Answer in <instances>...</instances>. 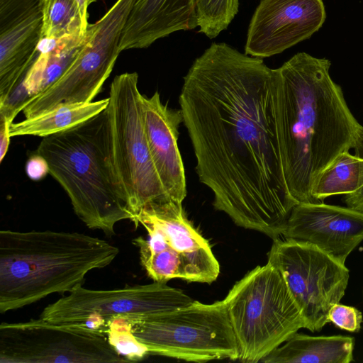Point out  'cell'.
Wrapping results in <instances>:
<instances>
[{
    "label": "cell",
    "mask_w": 363,
    "mask_h": 363,
    "mask_svg": "<svg viewBox=\"0 0 363 363\" xmlns=\"http://www.w3.org/2000/svg\"><path fill=\"white\" fill-rule=\"evenodd\" d=\"M179 97L199 181L214 208L273 240L296 201L285 180L277 134V69L225 43L193 62Z\"/></svg>",
    "instance_id": "obj_1"
},
{
    "label": "cell",
    "mask_w": 363,
    "mask_h": 363,
    "mask_svg": "<svg viewBox=\"0 0 363 363\" xmlns=\"http://www.w3.org/2000/svg\"><path fill=\"white\" fill-rule=\"evenodd\" d=\"M331 62L301 52L277 68L275 111L288 190L298 203H317L320 174L353 148L363 127L332 79Z\"/></svg>",
    "instance_id": "obj_2"
},
{
    "label": "cell",
    "mask_w": 363,
    "mask_h": 363,
    "mask_svg": "<svg viewBox=\"0 0 363 363\" xmlns=\"http://www.w3.org/2000/svg\"><path fill=\"white\" fill-rule=\"evenodd\" d=\"M119 249L77 232L0 231V313L82 286L91 270L110 264Z\"/></svg>",
    "instance_id": "obj_3"
},
{
    "label": "cell",
    "mask_w": 363,
    "mask_h": 363,
    "mask_svg": "<svg viewBox=\"0 0 363 363\" xmlns=\"http://www.w3.org/2000/svg\"><path fill=\"white\" fill-rule=\"evenodd\" d=\"M37 153L69 196L74 213L107 237L116 224L133 220L111 159L106 109L67 130L43 138Z\"/></svg>",
    "instance_id": "obj_4"
},
{
    "label": "cell",
    "mask_w": 363,
    "mask_h": 363,
    "mask_svg": "<svg viewBox=\"0 0 363 363\" xmlns=\"http://www.w3.org/2000/svg\"><path fill=\"white\" fill-rule=\"evenodd\" d=\"M238 360L255 363L304 328L300 309L279 270L267 262L237 281L223 299Z\"/></svg>",
    "instance_id": "obj_5"
},
{
    "label": "cell",
    "mask_w": 363,
    "mask_h": 363,
    "mask_svg": "<svg viewBox=\"0 0 363 363\" xmlns=\"http://www.w3.org/2000/svg\"><path fill=\"white\" fill-rule=\"evenodd\" d=\"M142 96L138 73H123L111 84L106 108L111 162L133 223L147 204L171 200L150 155Z\"/></svg>",
    "instance_id": "obj_6"
},
{
    "label": "cell",
    "mask_w": 363,
    "mask_h": 363,
    "mask_svg": "<svg viewBox=\"0 0 363 363\" xmlns=\"http://www.w3.org/2000/svg\"><path fill=\"white\" fill-rule=\"evenodd\" d=\"M143 225L147 238L132 240L139 250L140 263L154 281L181 279L211 284L220 265L208 242L186 218L182 203L172 200L145 206L134 223Z\"/></svg>",
    "instance_id": "obj_7"
},
{
    "label": "cell",
    "mask_w": 363,
    "mask_h": 363,
    "mask_svg": "<svg viewBox=\"0 0 363 363\" xmlns=\"http://www.w3.org/2000/svg\"><path fill=\"white\" fill-rule=\"evenodd\" d=\"M126 318L149 354L196 362L238 359L223 300L209 304L193 300L155 315Z\"/></svg>",
    "instance_id": "obj_8"
},
{
    "label": "cell",
    "mask_w": 363,
    "mask_h": 363,
    "mask_svg": "<svg viewBox=\"0 0 363 363\" xmlns=\"http://www.w3.org/2000/svg\"><path fill=\"white\" fill-rule=\"evenodd\" d=\"M135 1L117 0L100 19L88 25L84 45L65 72L21 105L26 118L60 104L93 101L121 52V33Z\"/></svg>",
    "instance_id": "obj_9"
},
{
    "label": "cell",
    "mask_w": 363,
    "mask_h": 363,
    "mask_svg": "<svg viewBox=\"0 0 363 363\" xmlns=\"http://www.w3.org/2000/svg\"><path fill=\"white\" fill-rule=\"evenodd\" d=\"M267 258L283 276L304 328L320 331L329 322L331 308L345 294L349 280L345 264L313 245L279 238L274 240Z\"/></svg>",
    "instance_id": "obj_10"
},
{
    "label": "cell",
    "mask_w": 363,
    "mask_h": 363,
    "mask_svg": "<svg viewBox=\"0 0 363 363\" xmlns=\"http://www.w3.org/2000/svg\"><path fill=\"white\" fill-rule=\"evenodd\" d=\"M126 362L104 333L42 318L0 325L1 363Z\"/></svg>",
    "instance_id": "obj_11"
},
{
    "label": "cell",
    "mask_w": 363,
    "mask_h": 363,
    "mask_svg": "<svg viewBox=\"0 0 363 363\" xmlns=\"http://www.w3.org/2000/svg\"><path fill=\"white\" fill-rule=\"evenodd\" d=\"M179 289L154 281L110 290L80 286L48 305L40 318L50 323L79 325L104 333L106 322L116 316L140 318L155 315L190 303Z\"/></svg>",
    "instance_id": "obj_12"
},
{
    "label": "cell",
    "mask_w": 363,
    "mask_h": 363,
    "mask_svg": "<svg viewBox=\"0 0 363 363\" xmlns=\"http://www.w3.org/2000/svg\"><path fill=\"white\" fill-rule=\"evenodd\" d=\"M326 18L323 0H261L249 23L245 53L272 57L310 38Z\"/></svg>",
    "instance_id": "obj_13"
},
{
    "label": "cell",
    "mask_w": 363,
    "mask_h": 363,
    "mask_svg": "<svg viewBox=\"0 0 363 363\" xmlns=\"http://www.w3.org/2000/svg\"><path fill=\"white\" fill-rule=\"evenodd\" d=\"M43 0H0V105L21 84L38 54Z\"/></svg>",
    "instance_id": "obj_14"
},
{
    "label": "cell",
    "mask_w": 363,
    "mask_h": 363,
    "mask_svg": "<svg viewBox=\"0 0 363 363\" xmlns=\"http://www.w3.org/2000/svg\"><path fill=\"white\" fill-rule=\"evenodd\" d=\"M285 239L315 245L340 262L363 240V213L325 203H298L292 208Z\"/></svg>",
    "instance_id": "obj_15"
},
{
    "label": "cell",
    "mask_w": 363,
    "mask_h": 363,
    "mask_svg": "<svg viewBox=\"0 0 363 363\" xmlns=\"http://www.w3.org/2000/svg\"><path fill=\"white\" fill-rule=\"evenodd\" d=\"M142 109L150 155L162 185L171 200L182 203L186 183L177 143L182 111L164 104L157 91L150 97L142 96Z\"/></svg>",
    "instance_id": "obj_16"
},
{
    "label": "cell",
    "mask_w": 363,
    "mask_h": 363,
    "mask_svg": "<svg viewBox=\"0 0 363 363\" xmlns=\"http://www.w3.org/2000/svg\"><path fill=\"white\" fill-rule=\"evenodd\" d=\"M198 27L196 0H135L120 40V50L150 47L180 30Z\"/></svg>",
    "instance_id": "obj_17"
},
{
    "label": "cell",
    "mask_w": 363,
    "mask_h": 363,
    "mask_svg": "<svg viewBox=\"0 0 363 363\" xmlns=\"http://www.w3.org/2000/svg\"><path fill=\"white\" fill-rule=\"evenodd\" d=\"M354 339L349 336H309L296 333L264 357V363H349Z\"/></svg>",
    "instance_id": "obj_18"
},
{
    "label": "cell",
    "mask_w": 363,
    "mask_h": 363,
    "mask_svg": "<svg viewBox=\"0 0 363 363\" xmlns=\"http://www.w3.org/2000/svg\"><path fill=\"white\" fill-rule=\"evenodd\" d=\"M84 36L41 40L38 56L22 82L29 97L45 91L65 72L83 46Z\"/></svg>",
    "instance_id": "obj_19"
},
{
    "label": "cell",
    "mask_w": 363,
    "mask_h": 363,
    "mask_svg": "<svg viewBox=\"0 0 363 363\" xmlns=\"http://www.w3.org/2000/svg\"><path fill=\"white\" fill-rule=\"evenodd\" d=\"M108 98L89 103L60 104L35 116L26 118L10 127L11 137H46L70 129L106 109Z\"/></svg>",
    "instance_id": "obj_20"
},
{
    "label": "cell",
    "mask_w": 363,
    "mask_h": 363,
    "mask_svg": "<svg viewBox=\"0 0 363 363\" xmlns=\"http://www.w3.org/2000/svg\"><path fill=\"white\" fill-rule=\"evenodd\" d=\"M359 177V159L350 151L344 152L320 174L312 189V196L320 203L331 196L351 194L358 189Z\"/></svg>",
    "instance_id": "obj_21"
},
{
    "label": "cell",
    "mask_w": 363,
    "mask_h": 363,
    "mask_svg": "<svg viewBox=\"0 0 363 363\" xmlns=\"http://www.w3.org/2000/svg\"><path fill=\"white\" fill-rule=\"evenodd\" d=\"M42 39L84 35V26L77 0H43Z\"/></svg>",
    "instance_id": "obj_22"
},
{
    "label": "cell",
    "mask_w": 363,
    "mask_h": 363,
    "mask_svg": "<svg viewBox=\"0 0 363 363\" xmlns=\"http://www.w3.org/2000/svg\"><path fill=\"white\" fill-rule=\"evenodd\" d=\"M199 33L210 39L227 29L238 12L239 0H196Z\"/></svg>",
    "instance_id": "obj_23"
},
{
    "label": "cell",
    "mask_w": 363,
    "mask_h": 363,
    "mask_svg": "<svg viewBox=\"0 0 363 363\" xmlns=\"http://www.w3.org/2000/svg\"><path fill=\"white\" fill-rule=\"evenodd\" d=\"M104 333L112 347L128 362L141 359L149 354L145 346L134 335L131 323L124 316L108 320Z\"/></svg>",
    "instance_id": "obj_24"
},
{
    "label": "cell",
    "mask_w": 363,
    "mask_h": 363,
    "mask_svg": "<svg viewBox=\"0 0 363 363\" xmlns=\"http://www.w3.org/2000/svg\"><path fill=\"white\" fill-rule=\"evenodd\" d=\"M328 320L349 332H358L362 322V313L356 308L337 303L329 311Z\"/></svg>",
    "instance_id": "obj_25"
},
{
    "label": "cell",
    "mask_w": 363,
    "mask_h": 363,
    "mask_svg": "<svg viewBox=\"0 0 363 363\" xmlns=\"http://www.w3.org/2000/svg\"><path fill=\"white\" fill-rule=\"evenodd\" d=\"M352 149L360 162L359 184L355 191L344 196L343 201L347 207L363 213V127Z\"/></svg>",
    "instance_id": "obj_26"
},
{
    "label": "cell",
    "mask_w": 363,
    "mask_h": 363,
    "mask_svg": "<svg viewBox=\"0 0 363 363\" xmlns=\"http://www.w3.org/2000/svg\"><path fill=\"white\" fill-rule=\"evenodd\" d=\"M27 176L34 181L43 179L50 174L47 160L40 155L36 154L29 157L26 164Z\"/></svg>",
    "instance_id": "obj_27"
},
{
    "label": "cell",
    "mask_w": 363,
    "mask_h": 363,
    "mask_svg": "<svg viewBox=\"0 0 363 363\" xmlns=\"http://www.w3.org/2000/svg\"><path fill=\"white\" fill-rule=\"evenodd\" d=\"M12 123L4 118L0 119V163L3 162L9 150L11 138L10 127Z\"/></svg>",
    "instance_id": "obj_28"
},
{
    "label": "cell",
    "mask_w": 363,
    "mask_h": 363,
    "mask_svg": "<svg viewBox=\"0 0 363 363\" xmlns=\"http://www.w3.org/2000/svg\"><path fill=\"white\" fill-rule=\"evenodd\" d=\"M96 0H77L84 26L87 28L88 23V6Z\"/></svg>",
    "instance_id": "obj_29"
}]
</instances>
